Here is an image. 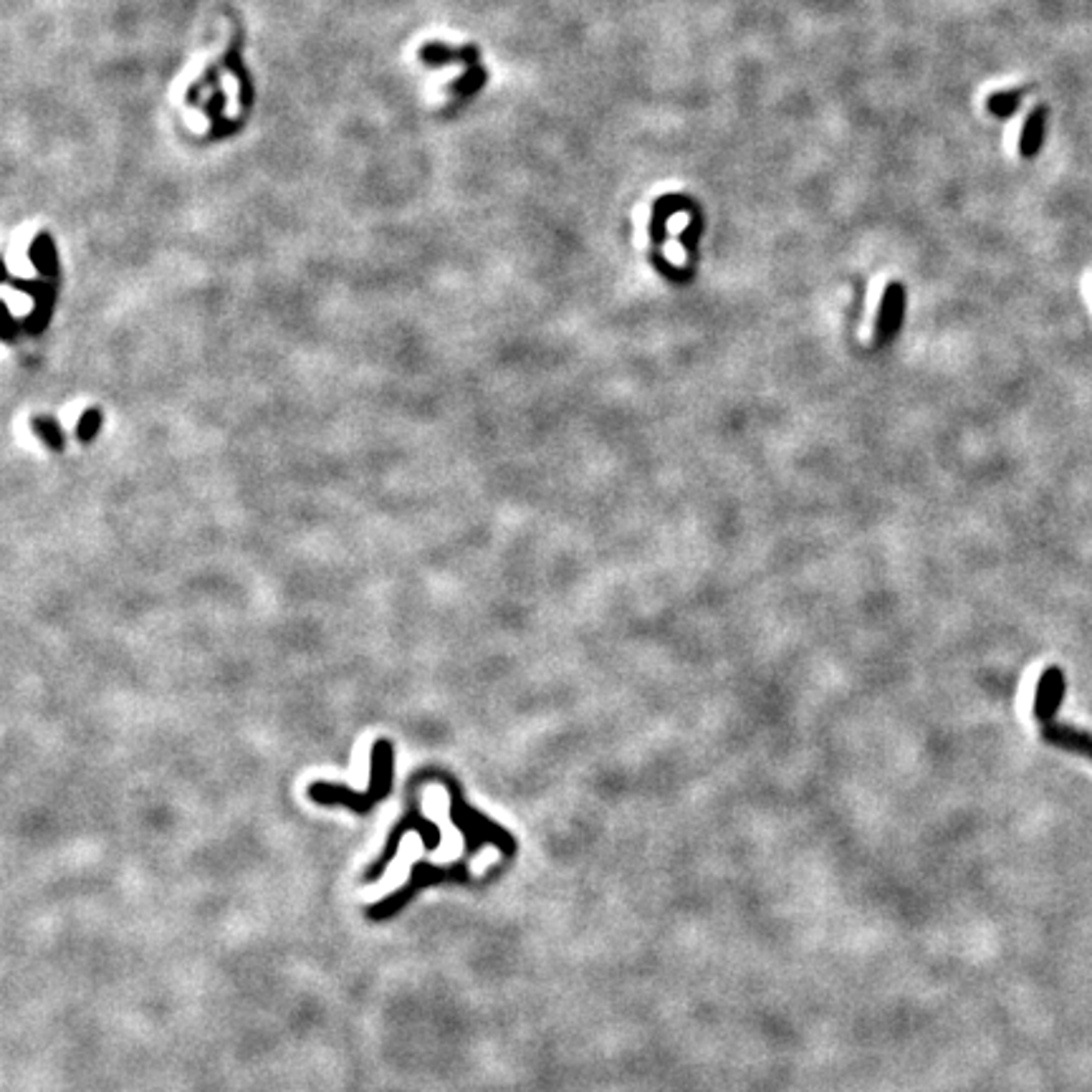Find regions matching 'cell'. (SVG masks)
Returning <instances> with one entry per match:
<instances>
[{"label":"cell","mask_w":1092,"mask_h":1092,"mask_svg":"<svg viewBox=\"0 0 1092 1092\" xmlns=\"http://www.w3.org/2000/svg\"><path fill=\"white\" fill-rule=\"evenodd\" d=\"M372 784H369L367 794L352 792L349 786L337 784H311L309 796L319 802V805H344L349 809H355L359 815H365L372 809L375 802L385 799L389 794L392 786V754H389V744H379L375 751V761H372Z\"/></svg>","instance_id":"obj_1"},{"label":"cell","mask_w":1092,"mask_h":1092,"mask_svg":"<svg viewBox=\"0 0 1092 1092\" xmlns=\"http://www.w3.org/2000/svg\"><path fill=\"white\" fill-rule=\"evenodd\" d=\"M463 880H468V868H466V865H448V868H440V865H430V862H415V865H412V872H410L408 885H402V888L395 890L392 895H388L385 900L375 903V906L367 910V918H372V920L392 918V916H395L398 910L405 908L410 900L415 898V895H418L422 888L435 885V883H463Z\"/></svg>","instance_id":"obj_2"},{"label":"cell","mask_w":1092,"mask_h":1092,"mask_svg":"<svg viewBox=\"0 0 1092 1092\" xmlns=\"http://www.w3.org/2000/svg\"><path fill=\"white\" fill-rule=\"evenodd\" d=\"M453 822L458 825V829L463 832V838H466V850H468V855H476L478 852V848L483 845V842H493L496 848L506 855V858H513V852H516V842H513V838H511L506 829H501L499 825H493L490 819H486V816H480L478 812H473L466 802H460L458 792L453 789Z\"/></svg>","instance_id":"obj_3"},{"label":"cell","mask_w":1092,"mask_h":1092,"mask_svg":"<svg viewBox=\"0 0 1092 1092\" xmlns=\"http://www.w3.org/2000/svg\"><path fill=\"white\" fill-rule=\"evenodd\" d=\"M408 832H418L420 838H422V842H425V850H438V845H440L438 825H433L430 819H422L418 809H410L408 815H405V819L400 822L398 827L392 829V835H389L388 845H385V850H382V855L377 858V862H375V865H372V868L365 872V880H367V883L377 880L379 875L385 872V868H388L389 862L395 860V855H398L400 842H402V838H405Z\"/></svg>","instance_id":"obj_4"},{"label":"cell","mask_w":1092,"mask_h":1092,"mask_svg":"<svg viewBox=\"0 0 1092 1092\" xmlns=\"http://www.w3.org/2000/svg\"><path fill=\"white\" fill-rule=\"evenodd\" d=\"M1064 691H1067V681H1064L1062 668H1057V665L1047 668L1041 673L1040 683H1037V693H1034V718L1041 726L1052 724L1057 718Z\"/></svg>","instance_id":"obj_5"},{"label":"cell","mask_w":1092,"mask_h":1092,"mask_svg":"<svg viewBox=\"0 0 1092 1092\" xmlns=\"http://www.w3.org/2000/svg\"><path fill=\"white\" fill-rule=\"evenodd\" d=\"M903 309H906V291H903V284L890 281L885 294H883V301H880L878 324H875V344H878V347H883L885 342H890V339L898 334Z\"/></svg>","instance_id":"obj_6"},{"label":"cell","mask_w":1092,"mask_h":1092,"mask_svg":"<svg viewBox=\"0 0 1092 1092\" xmlns=\"http://www.w3.org/2000/svg\"><path fill=\"white\" fill-rule=\"evenodd\" d=\"M1041 738L1047 741V744H1054L1060 746V749H1067V751H1075V754H1082L1087 756V759H1092V734H1087V731H1080V728H1075V726H1062V724H1044L1041 726Z\"/></svg>","instance_id":"obj_7"},{"label":"cell","mask_w":1092,"mask_h":1092,"mask_svg":"<svg viewBox=\"0 0 1092 1092\" xmlns=\"http://www.w3.org/2000/svg\"><path fill=\"white\" fill-rule=\"evenodd\" d=\"M1047 107H1034L1027 114V122L1021 127V140H1019V154L1021 157H1037L1044 142V132H1047Z\"/></svg>","instance_id":"obj_8"},{"label":"cell","mask_w":1092,"mask_h":1092,"mask_svg":"<svg viewBox=\"0 0 1092 1092\" xmlns=\"http://www.w3.org/2000/svg\"><path fill=\"white\" fill-rule=\"evenodd\" d=\"M1021 96H1024V89H1009V92L991 94L989 112L996 114V117H1011V114L1019 109Z\"/></svg>","instance_id":"obj_9"}]
</instances>
